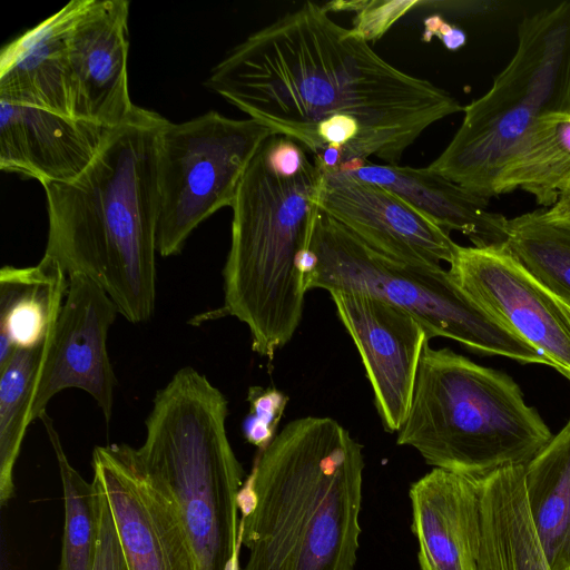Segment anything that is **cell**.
Masks as SVG:
<instances>
[{
    "instance_id": "cell-7",
    "label": "cell",
    "mask_w": 570,
    "mask_h": 570,
    "mask_svg": "<svg viewBox=\"0 0 570 570\" xmlns=\"http://www.w3.org/2000/svg\"><path fill=\"white\" fill-rule=\"evenodd\" d=\"M305 289L357 292L412 314L431 334L522 364L550 362L485 313L441 265L386 256L317 209L304 263Z\"/></svg>"
},
{
    "instance_id": "cell-10",
    "label": "cell",
    "mask_w": 570,
    "mask_h": 570,
    "mask_svg": "<svg viewBox=\"0 0 570 570\" xmlns=\"http://www.w3.org/2000/svg\"><path fill=\"white\" fill-rule=\"evenodd\" d=\"M449 273L493 320L538 351L563 376L570 373V309L504 246L458 245Z\"/></svg>"
},
{
    "instance_id": "cell-24",
    "label": "cell",
    "mask_w": 570,
    "mask_h": 570,
    "mask_svg": "<svg viewBox=\"0 0 570 570\" xmlns=\"http://www.w3.org/2000/svg\"><path fill=\"white\" fill-rule=\"evenodd\" d=\"M40 420L57 458L63 492L65 527L59 570H94L100 530L95 483L87 482L70 464L47 413Z\"/></svg>"
},
{
    "instance_id": "cell-9",
    "label": "cell",
    "mask_w": 570,
    "mask_h": 570,
    "mask_svg": "<svg viewBox=\"0 0 570 570\" xmlns=\"http://www.w3.org/2000/svg\"><path fill=\"white\" fill-rule=\"evenodd\" d=\"M92 470L106 491L128 570H199L167 489L128 444L96 446Z\"/></svg>"
},
{
    "instance_id": "cell-17",
    "label": "cell",
    "mask_w": 570,
    "mask_h": 570,
    "mask_svg": "<svg viewBox=\"0 0 570 570\" xmlns=\"http://www.w3.org/2000/svg\"><path fill=\"white\" fill-rule=\"evenodd\" d=\"M87 1L68 2L2 48L0 98L72 117L68 37Z\"/></svg>"
},
{
    "instance_id": "cell-30",
    "label": "cell",
    "mask_w": 570,
    "mask_h": 570,
    "mask_svg": "<svg viewBox=\"0 0 570 570\" xmlns=\"http://www.w3.org/2000/svg\"><path fill=\"white\" fill-rule=\"evenodd\" d=\"M540 215L544 220L570 232V178L554 204L546 210H540Z\"/></svg>"
},
{
    "instance_id": "cell-29",
    "label": "cell",
    "mask_w": 570,
    "mask_h": 570,
    "mask_svg": "<svg viewBox=\"0 0 570 570\" xmlns=\"http://www.w3.org/2000/svg\"><path fill=\"white\" fill-rule=\"evenodd\" d=\"M425 30L423 37L438 36L448 49L455 50L464 45L465 35L460 29H456L440 17L433 16L424 21Z\"/></svg>"
},
{
    "instance_id": "cell-26",
    "label": "cell",
    "mask_w": 570,
    "mask_h": 570,
    "mask_svg": "<svg viewBox=\"0 0 570 570\" xmlns=\"http://www.w3.org/2000/svg\"><path fill=\"white\" fill-rule=\"evenodd\" d=\"M249 401L252 409L244 428L245 438L263 450L273 440V432L282 416L285 399L275 390L252 389Z\"/></svg>"
},
{
    "instance_id": "cell-16",
    "label": "cell",
    "mask_w": 570,
    "mask_h": 570,
    "mask_svg": "<svg viewBox=\"0 0 570 570\" xmlns=\"http://www.w3.org/2000/svg\"><path fill=\"white\" fill-rule=\"evenodd\" d=\"M481 483L433 468L412 483V532L420 570H476L481 548Z\"/></svg>"
},
{
    "instance_id": "cell-31",
    "label": "cell",
    "mask_w": 570,
    "mask_h": 570,
    "mask_svg": "<svg viewBox=\"0 0 570 570\" xmlns=\"http://www.w3.org/2000/svg\"><path fill=\"white\" fill-rule=\"evenodd\" d=\"M566 377L570 381V373H568V374L566 375Z\"/></svg>"
},
{
    "instance_id": "cell-20",
    "label": "cell",
    "mask_w": 570,
    "mask_h": 570,
    "mask_svg": "<svg viewBox=\"0 0 570 570\" xmlns=\"http://www.w3.org/2000/svg\"><path fill=\"white\" fill-rule=\"evenodd\" d=\"M67 274L43 255L35 266L0 269V335L17 348H33L50 336L67 294Z\"/></svg>"
},
{
    "instance_id": "cell-6",
    "label": "cell",
    "mask_w": 570,
    "mask_h": 570,
    "mask_svg": "<svg viewBox=\"0 0 570 570\" xmlns=\"http://www.w3.org/2000/svg\"><path fill=\"white\" fill-rule=\"evenodd\" d=\"M552 436L511 376L429 344L396 443L429 465L482 480L525 465Z\"/></svg>"
},
{
    "instance_id": "cell-3",
    "label": "cell",
    "mask_w": 570,
    "mask_h": 570,
    "mask_svg": "<svg viewBox=\"0 0 570 570\" xmlns=\"http://www.w3.org/2000/svg\"><path fill=\"white\" fill-rule=\"evenodd\" d=\"M364 466L362 445L334 419L287 423L238 493L242 570H354Z\"/></svg>"
},
{
    "instance_id": "cell-28",
    "label": "cell",
    "mask_w": 570,
    "mask_h": 570,
    "mask_svg": "<svg viewBox=\"0 0 570 570\" xmlns=\"http://www.w3.org/2000/svg\"><path fill=\"white\" fill-rule=\"evenodd\" d=\"M364 2L362 3V6ZM415 2H379V8H363V13L358 18L356 27H353L360 32L367 41L374 37H379L380 31H384L389 26L402 14L407 6H413Z\"/></svg>"
},
{
    "instance_id": "cell-13",
    "label": "cell",
    "mask_w": 570,
    "mask_h": 570,
    "mask_svg": "<svg viewBox=\"0 0 570 570\" xmlns=\"http://www.w3.org/2000/svg\"><path fill=\"white\" fill-rule=\"evenodd\" d=\"M317 207L373 249L422 265L451 263L450 233L397 194L344 171L322 173Z\"/></svg>"
},
{
    "instance_id": "cell-22",
    "label": "cell",
    "mask_w": 570,
    "mask_h": 570,
    "mask_svg": "<svg viewBox=\"0 0 570 570\" xmlns=\"http://www.w3.org/2000/svg\"><path fill=\"white\" fill-rule=\"evenodd\" d=\"M570 178V111L540 117L500 173L494 194L515 189L551 207Z\"/></svg>"
},
{
    "instance_id": "cell-4",
    "label": "cell",
    "mask_w": 570,
    "mask_h": 570,
    "mask_svg": "<svg viewBox=\"0 0 570 570\" xmlns=\"http://www.w3.org/2000/svg\"><path fill=\"white\" fill-rule=\"evenodd\" d=\"M305 149L273 134L247 167L232 206L223 268L225 315L244 323L252 348L272 360L301 324L304 263L322 171Z\"/></svg>"
},
{
    "instance_id": "cell-27",
    "label": "cell",
    "mask_w": 570,
    "mask_h": 570,
    "mask_svg": "<svg viewBox=\"0 0 570 570\" xmlns=\"http://www.w3.org/2000/svg\"><path fill=\"white\" fill-rule=\"evenodd\" d=\"M92 482L100 509V530L94 570H128L104 485L96 474Z\"/></svg>"
},
{
    "instance_id": "cell-11",
    "label": "cell",
    "mask_w": 570,
    "mask_h": 570,
    "mask_svg": "<svg viewBox=\"0 0 570 570\" xmlns=\"http://www.w3.org/2000/svg\"><path fill=\"white\" fill-rule=\"evenodd\" d=\"M118 308L107 293L83 274L68 276V288L56 325L47 341L31 405V422L46 413L60 391L88 393L110 421L116 376L107 336Z\"/></svg>"
},
{
    "instance_id": "cell-25",
    "label": "cell",
    "mask_w": 570,
    "mask_h": 570,
    "mask_svg": "<svg viewBox=\"0 0 570 570\" xmlns=\"http://www.w3.org/2000/svg\"><path fill=\"white\" fill-rule=\"evenodd\" d=\"M504 248L570 309V232L544 220L540 210L509 219Z\"/></svg>"
},
{
    "instance_id": "cell-32",
    "label": "cell",
    "mask_w": 570,
    "mask_h": 570,
    "mask_svg": "<svg viewBox=\"0 0 570 570\" xmlns=\"http://www.w3.org/2000/svg\"><path fill=\"white\" fill-rule=\"evenodd\" d=\"M563 570H570V567H569V568H566V569H563Z\"/></svg>"
},
{
    "instance_id": "cell-14",
    "label": "cell",
    "mask_w": 570,
    "mask_h": 570,
    "mask_svg": "<svg viewBox=\"0 0 570 570\" xmlns=\"http://www.w3.org/2000/svg\"><path fill=\"white\" fill-rule=\"evenodd\" d=\"M127 0H88L68 37L71 116L115 128L132 112Z\"/></svg>"
},
{
    "instance_id": "cell-21",
    "label": "cell",
    "mask_w": 570,
    "mask_h": 570,
    "mask_svg": "<svg viewBox=\"0 0 570 570\" xmlns=\"http://www.w3.org/2000/svg\"><path fill=\"white\" fill-rule=\"evenodd\" d=\"M534 529L551 570L570 567V420L524 465Z\"/></svg>"
},
{
    "instance_id": "cell-19",
    "label": "cell",
    "mask_w": 570,
    "mask_h": 570,
    "mask_svg": "<svg viewBox=\"0 0 570 570\" xmlns=\"http://www.w3.org/2000/svg\"><path fill=\"white\" fill-rule=\"evenodd\" d=\"M481 525L476 570H551L532 522L524 465L482 479Z\"/></svg>"
},
{
    "instance_id": "cell-15",
    "label": "cell",
    "mask_w": 570,
    "mask_h": 570,
    "mask_svg": "<svg viewBox=\"0 0 570 570\" xmlns=\"http://www.w3.org/2000/svg\"><path fill=\"white\" fill-rule=\"evenodd\" d=\"M108 128L0 98V169L40 181L71 183L91 164Z\"/></svg>"
},
{
    "instance_id": "cell-18",
    "label": "cell",
    "mask_w": 570,
    "mask_h": 570,
    "mask_svg": "<svg viewBox=\"0 0 570 570\" xmlns=\"http://www.w3.org/2000/svg\"><path fill=\"white\" fill-rule=\"evenodd\" d=\"M344 173L397 194L449 233L456 230L463 234L475 247H503L507 244L509 219L488 209L490 199L428 167L367 161Z\"/></svg>"
},
{
    "instance_id": "cell-2",
    "label": "cell",
    "mask_w": 570,
    "mask_h": 570,
    "mask_svg": "<svg viewBox=\"0 0 570 570\" xmlns=\"http://www.w3.org/2000/svg\"><path fill=\"white\" fill-rule=\"evenodd\" d=\"M166 122L135 106L122 124L108 129L77 179L42 185L49 219L45 255L67 276L90 277L134 324L148 321L155 309L158 150Z\"/></svg>"
},
{
    "instance_id": "cell-8",
    "label": "cell",
    "mask_w": 570,
    "mask_h": 570,
    "mask_svg": "<svg viewBox=\"0 0 570 570\" xmlns=\"http://www.w3.org/2000/svg\"><path fill=\"white\" fill-rule=\"evenodd\" d=\"M273 129L210 110L167 120L159 138L157 253L181 252L189 235L223 207H232L242 178Z\"/></svg>"
},
{
    "instance_id": "cell-5",
    "label": "cell",
    "mask_w": 570,
    "mask_h": 570,
    "mask_svg": "<svg viewBox=\"0 0 570 570\" xmlns=\"http://www.w3.org/2000/svg\"><path fill=\"white\" fill-rule=\"evenodd\" d=\"M227 405L204 374L185 366L156 393L136 449L171 495L199 570H240L237 499L246 478L227 436Z\"/></svg>"
},
{
    "instance_id": "cell-23",
    "label": "cell",
    "mask_w": 570,
    "mask_h": 570,
    "mask_svg": "<svg viewBox=\"0 0 570 570\" xmlns=\"http://www.w3.org/2000/svg\"><path fill=\"white\" fill-rule=\"evenodd\" d=\"M47 341L33 348H17L0 371L1 507H6L14 493L13 468L31 423L32 399Z\"/></svg>"
},
{
    "instance_id": "cell-1",
    "label": "cell",
    "mask_w": 570,
    "mask_h": 570,
    "mask_svg": "<svg viewBox=\"0 0 570 570\" xmlns=\"http://www.w3.org/2000/svg\"><path fill=\"white\" fill-rule=\"evenodd\" d=\"M205 85L301 145L322 173L351 171L371 157L399 165L424 130L464 108L311 1L249 35Z\"/></svg>"
},
{
    "instance_id": "cell-12",
    "label": "cell",
    "mask_w": 570,
    "mask_h": 570,
    "mask_svg": "<svg viewBox=\"0 0 570 570\" xmlns=\"http://www.w3.org/2000/svg\"><path fill=\"white\" fill-rule=\"evenodd\" d=\"M330 295L362 358L382 423L387 432L397 433L432 336L412 314L385 301L348 291Z\"/></svg>"
}]
</instances>
